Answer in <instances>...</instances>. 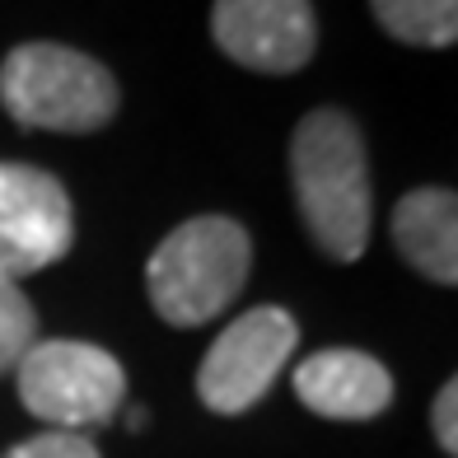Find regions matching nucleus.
Returning <instances> with one entry per match:
<instances>
[{"mask_svg": "<svg viewBox=\"0 0 458 458\" xmlns=\"http://www.w3.org/2000/svg\"><path fill=\"white\" fill-rule=\"evenodd\" d=\"M374 19L411 47H454L458 0H369Z\"/></svg>", "mask_w": 458, "mask_h": 458, "instance_id": "9d476101", "label": "nucleus"}, {"mask_svg": "<svg viewBox=\"0 0 458 458\" xmlns=\"http://www.w3.org/2000/svg\"><path fill=\"white\" fill-rule=\"evenodd\" d=\"M211 38L229 61L248 71L290 75L309 66L318 47V24L309 0H216Z\"/></svg>", "mask_w": 458, "mask_h": 458, "instance_id": "423d86ee", "label": "nucleus"}, {"mask_svg": "<svg viewBox=\"0 0 458 458\" xmlns=\"http://www.w3.org/2000/svg\"><path fill=\"white\" fill-rule=\"evenodd\" d=\"M71 197L47 169L0 164V234L24 239L52 267L71 253Z\"/></svg>", "mask_w": 458, "mask_h": 458, "instance_id": "6e6552de", "label": "nucleus"}, {"mask_svg": "<svg viewBox=\"0 0 458 458\" xmlns=\"http://www.w3.org/2000/svg\"><path fill=\"white\" fill-rule=\"evenodd\" d=\"M19 374V403L38 421H52L56 430L103 426L127 398V374L103 346L89 342H33L29 356L14 365Z\"/></svg>", "mask_w": 458, "mask_h": 458, "instance_id": "20e7f679", "label": "nucleus"}, {"mask_svg": "<svg viewBox=\"0 0 458 458\" xmlns=\"http://www.w3.org/2000/svg\"><path fill=\"white\" fill-rule=\"evenodd\" d=\"M47 258L38 253V248H29L24 239H14V234H0V285H19V276H29V272H43Z\"/></svg>", "mask_w": 458, "mask_h": 458, "instance_id": "ddd939ff", "label": "nucleus"}, {"mask_svg": "<svg viewBox=\"0 0 458 458\" xmlns=\"http://www.w3.org/2000/svg\"><path fill=\"white\" fill-rule=\"evenodd\" d=\"M290 178L314 243L337 262H356L369 243V164L356 122L337 108L309 113L290 140Z\"/></svg>", "mask_w": 458, "mask_h": 458, "instance_id": "f257e3e1", "label": "nucleus"}, {"mask_svg": "<svg viewBox=\"0 0 458 458\" xmlns=\"http://www.w3.org/2000/svg\"><path fill=\"white\" fill-rule=\"evenodd\" d=\"M38 342V309L19 285H0V374H10Z\"/></svg>", "mask_w": 458, "mask_h": 458, "instance_id": "9b49d317", "label": "nucleus"}, {"mask_svg": "<svg viewBox=\"0 0 458 458\" xmlns=\"http://www.w3.org/2000/svg\"><path fill=\"white\" fill-rule=\"evenodd\" d=\"M295 342H300V327L281 304H258L239 314L201 360L197 374L201 403L220 416H239L253 403H262L267 388L276 384V374L285 369Z\"/></svg>", "mask_w": 458, "mask_h": 458, "instance_id": "39448f33", "label": "nucleus"}, {"mask_svg": "<svg viewBox=\"0 0 458 458\" xmlns=\"http://www.w3.org/2000/svg\"><path fill=\"white\" fill-rule=\"evenodd\" d=\"M393 243L426 281H458V201L449 187H416L393 206Z\"/></svg>", "mask_w": 458, "mask_h": 458, "instance_id": "1a4fd4ad", "label": "nucleus"}, {"mask_svg": "<svg viewBox=\"0 0 458 458\" xmlns=\"http://www.w3.org/2000/svg\"><path fill=\"white\" fill-rule=\"evenodd\" d=\"M435 440H440L445 454H458V384L449 379L440 388V398H435Z\"/></svg>", "mask_w": 458, "mask_h": 458, "instance_id": "4468645a", "label": "nucleus"}, {"mask_svg": "<svg viewBox=\"0 0 458 458\" xmlns=\"http://www.w3.org/2000/svg\"><path fill=\"white\" fill-rule=\"evenodd\" d=\"M295 393L327 421H369L393 403V374L365 351H318L300 360Z\"/></svg>", "mask_w": 458, "mask_h": 458, "instance_id": "0eeeda50", "label": "nucleus"}, {"mask_svg": "<svg viewBox=\"0 0 458 458\" xmlns=\"http://www.w3.org/2000/svg\"><path fill=\"white\" fill-rule=\"evenodd\" d=\"M0 103L19 127L98 131L117 113V80L61 43H24L0 66Z\"/></svg>", "mask_w": 458, "mask_h": 458, "instance_id": "7ed1b4c3", "label": "nucleus"}, {"mask_svg": "<svg viewBox=\"0 0 458 458\" xmlns=\"http://www.w3.org/2000/svg\"><path fill=\"white\" fill-rule=\"evenodd\" d=\"M5 458H98V449L75 430H47V435H33V440L14 445Z\"/></svg>", "mask_w": 458, "mask_h": 458, "instance_id": "f8f14e48", "label": "nucleus"}, {"mask_svg": "<svg viewBox=\"0 0 458 458\" xmlns=\"http://www.w3.org/2000/svg\"><path fill=\"white\" fill-rule=\"evenodd\" d=\"M248 267H253L248 229L229 216H197L164 234L145 267V285L164 323L201 327L239 300Z\"/></svg>", "mask_w": 458, "mask_h": 458, "instance_id": "f03ea898", "label": "nucleus"}]
</instances>
